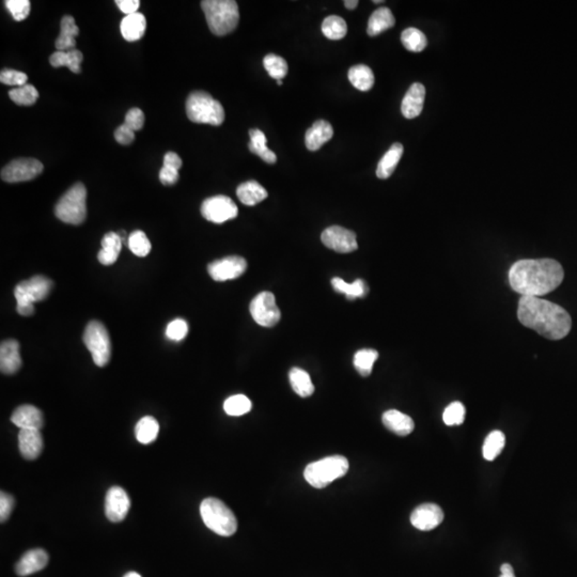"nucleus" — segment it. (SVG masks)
<instances>
[{
    "instance_id": "6e6d98bb",
    "label": "nucleus",
    "mask_w": 577,
    "mask_h": 577,
    "mask_svg": "<svg viewBox=\"0 0 577 577\" xmlns=\"http://www.w3.org/2000/svg\"><path fill=\"white\" fill-rule=\"evenodd\" d=\"M500 572H501V575H505V576H515L513 568L510 566L509 563H504L503 566L500 567Z\"/></svg>"
},
{
    "instance_id": "8fccbe9b",
    "label": "nucleus",
    "mask_w": 577,
    "mask_h": 577,
    "mask_svg": "<svg viewBox=\"0 0 577 577\" xmlns=\"http://www.w3.org/2000/svg\"><path fill=\"white\" fill-rule=\"evenodd\" d=\"M15 500L10 494L1 492L0 494V521L5 523L9 519L12 510L15 508Z\"/></svg>"
},
{
    "instance_id": "5701e85b",
    "label": "nucleus",
    "mask_w": 577,
    "mask_h": 577,
    "mask_svg": "<svg viewBox=\"0 0 577 577\" xmlns=\"http://www.w3.org/2000/svg\"><path fill=\"white\" fill-rule=\"evenodd\" d=\"M382 420L388 430L399 436H407L411 434L415 428L413 419L397 409H389L385 411Z\"/></svg>"
},
{
    "instance_id": "ddd939ff",
    "label": "nucleus",
    "mask_w": 577,
    "mask_h": 577,
    "mask_svg": "<svg viewBox=\"0 0 577 577\" xmlns=\"http://www.w3.org/2000/svg\"><path fill=\"white\" fill-rule=\"evenodd\" d=\"M321 241L326 247L340 254L352 253L358 248L356 234L340 226L326 228L321 234Z\"/></svg>"
},
{
    "instance_id": "37998d69",
    "label": "nucleus",
    "mask_w": 577,
    "mask_h": 577,
    "mask_svg": "<svg viewBox=\"0 0 577 577\" xmlns=\"http://www.w3.org/2000/svg\"><path fill=\"white\" fill-rule=\"evenodd\" d=\"M127 246H129L132 253L137 257H145V256L149 255L151 248H152L149 238L145 236V232L141 231V230H136L129 236Z\"/></svg>"
},
{
    "instance_id": "6ab92c4d",
    "label": "nucleus",
    "mask_w": 577,
    "mask_h": 577,
    "mask_svg": "<svg viewBox=\"0 0 577 577\" xmlns=\"http://www.w3.org/2000/svg\"><path fill=\"white\" fill-rule=\"evenodd\" d=\"M48 563V554L42 549H35L24 554L15 566V572L19 576H28L43 570Z\"/></svg>"
},
{
    "instance_id": "423d86ee",
    "label": "nucleus",
    "mask_w": 577,
    "mask_h": 577,
    "mask_svg": "<svg viewBox=\"0 0 577 577\" xmlns=\"http://www.w3.org/2000/svg\"><path fill=\"white\" fill-rule=\"evenodd\" d=\"M52 289L53 281L45 276H35L28 281L19 283L15 290L19 314L23 317L33 316L35 312L33 304L46 299Z\"/></svg>"
},
{
    "instance_id": "7c9ffc66",
    "label": "nucleus",
    "mask_w": 577,
    "mask_h": 577,
    "mask_svg": "<svg viewBox=\"0 0 577 577\" xmlns=\"http://www.w3.org/2000/svg\"><path fill=\"white\" fill-rule=\"evenodd\" d=\"M82 59H84V56H82V52H80L78 49L74 48L71 49V51H66V52L57 51L49 58V62H51V64L54 68L66 66L73 73L78 74L82 71L80 64H82Z\"/></svg>"
},
{
    "instance_id": "a211bd4d",
    "label": "nucleus",
    "mask_w": 577,
    "mask_h": 577,
    "mask_svg": "<svg viewBox=\"0 0 577 577\" xmlns=\"http://www.w3.org/2000/svg\"><path fill=\"white\" fill-rule=\"evenodd\" d=\"M21 367L19 344L15 339L6 340L0 346V370L1 373L15 374Z\"/></svg>"
},
{
    "instance_id": "864d4df0",
    "label": "nucleus",
    "mask_w": 577,
    "mask_h": 577,
    "mask_svg": "<svg viewBox=\"0 0 577 577\" xmlns=\"http://www.w3.org/2000/svg\"><path fill=\"white\" fill-rule=\"evenodd\" d=\"M116 5L121 10V12H123L124 15H131L137 13L141 3L138 0H117Z\"/></svg>"
},
{
    "instance_id": "c9c22d12",
    "label": "nucleus",
    "mask_w": 577,
    "mask_h": 577,
    "mask_svg": "<svg viewBox=\"0 0 577 577\" xmlns=\"http://www.w3.org/2000/svg\"><path fill=\"white\" fill-rule=\"evenodd\" d=\"M322 33L330 40H341L348 33V25L342 17L330 15L323 21Z\"/></svg>"
},
{
    "instance_id": "2f4dec72",
    "label": "nucleus",
    "mask_w": 577,
    "mask_h": 577,
    "mask_svg": "<svg viewBox=\"0 0 577 577\" xmlns=\"http://www.w3.org/2000/svg\"><path fill=\"white\" fill-rule=\"evenodd\" d=\"M348 80L359 91H369L374 85V74L369 66L357 64L348 71Z\"/></svg>"
},
{
    "instance_id": "9b49d317",
    "label": "nucleus",
    "mask_w": 577,
    "mask_h": 577,
    "mask_svg": "<svg viewBox=\"0 0 577 577\" xmlns=\"http://www.w3.org/2000/svg\"><path fill=\"white\" fill-rule=\"evenodd\" d=\"M202 214L208 222L222 224L238 216V206L229 197L218 195L204 200L202 206Z\"/></svg>"
},
{
    "instance_id": "58836bf2",
    "label": "nucleus",
    "mask_w": 577,
    "mask_h": 577,
    "mask_svg": "<svg viewBox=\"0 0 577 577\" xmlns=\"http://www.w3.org/2000/svg\"><path fill=\"white\" fill-rule=\"evenodd\" d=\"M401 42L409 52H423L427 47L428 40L425 33L417 28H407L401 35Z\"/></svg>"
},
{
    "instance_id": "a18cd8bd",
    "label": "nucleus",
    "mask_w": 577,
    "mask_h": 577,
    "mask_svg": "<svg viewBox=\"0 0 577 577\" xmlns=\"http://www.w3.org/2000/svg\"><path fill=\"white\" fill-rule=\"evenodd\" d=\"M6 7L17 21H21L28 17L30 13V1L28 0H7Z\"/></svg>"
},
{
    "instance_id": "39448f33",
    "label": "nucleus",
    "mask_w": 577,
    "mask_h": 577,
    "mask_svg": "<svg viewBox=\"0 0 577 577\" xmlns=\"http://www.w3.org/2000/svg\"><path fill=\"white\" fill-rule=\"evenodd\" d=\"M187 117L194 123L211 124L218 127L224 121L222 104L204 91H194L186 101Z\"/></svg>"
},
{
    "instance_id": "aec40b11",
    "label": "nucleus",
    "mask_w": 577,
    "mask_h": 577,
    "mask_svg": "<svg viewBox=\"0 0 577 577\" xmlns=\"http://www.w3.org/2000/svg\"><path fill=\"white\" fill-rule=\"evenodd\" d=\"M425 88L420 82H415L409 87L403 98L401 112L407 119L418 117L423 109L425 103Z\"/></svg>"
},
{
    "instance_id": "6e6552de",
    "label": "nucleus",
    "mask_w": 577,
    "mask_h": 577,
    "mask_svg": "<svg viewBox=\"0 0 577 577\" xmlns=\"http://www.w3.org/2000/svg\"><path fill=\"white\" fill-rule=\"evenodd\" d=\"M86 202V187L82 183H76L59 199L55 206V214L66 224H82L87 218Z\"/></svg>"
},
{
    "instance_id": "4468645a",
    "label": "nucleus",
    "mask_w": 577,
    "mask_h": 577,
    "mask_svg": "<svg viewBox=\"0 0 577 577\" xmlns=\"http://www.w3.org/2000/svg\"><path fill=\"white\" fill-rule=\"evenodd\" d=\"M247 269V262L238 256H230L210 263L208 272L215 281H227L241 277Z\"/></svg>"
},
{
    "instance_id": "680f3d73",
    "label": "nucleus",
    "mask_w": 577,
    "mask_h": 577,
    "mask_svg": "<svg viewBox=\"0 0 577 577\" xmlns=\"http://www.w3.org/2000/svg\"><path fill=\"white\" fill-rule=\"evenodd\" d=\"M499 577H515V576H505V575H500Z\"/></svg>"
},
{
    "instance_id": "49530a36",
    "label": "nucleus",
    "mask_w": 577,
    "mask_h": 577,
    "mask_svg": "<svg viewBox=\"0 0 577 577\" xmlns=\"http://www.w3.org/2000/svg\"><path fill=\"white\" fill-rule=\"evenodd\" d=\"M28 80V76L25 73L19 71L5 69L0 73V82L8 86L21 87L25 86Z\"/></svg>"
},
{
    "instance_id": "f704fd0d",
    "label": "nucleus",
    "mask_w": 577,
    "mask_h": 577,
    "mask_svg": "<svg viewBox=\"0 0 577 577\" xmlns=\"http://www.w3.org/2000/svg\"><path fill=\"white\" fill-rule=\"evenodd\" d=\"M332 285L336 292L342 293L350 299L364 297L368 292L367 285L362 279H357L352 283H348L344 279L337 278L336 277V278L332 279Z\"/></svg>"
},
{
    "instance_id": "13d9d810",
    "label": "nucleus",
    "mask_w": 577,
    "mask_h": 577,
    "mask_svg": "<svg viewBox=\"0 0 577 577\" xmlns=\"http://www.w3.org/2000/svg\"><path fill=\"white\" fill-rule=\"evenodd\" d=\"M124 577H141V575L138 574L136 572H129L127 574L124 575Z\"/></svg>"
},
{
    "instance_id": "b1692460",
    "label": "nucleus",
    "mask_w": 577,
    "mask_h": 577,
    "mask_svg": "<svg viewBox=\"0 0 577 577\" xmlns=\"http://www.w3.org/2000/svg\"><path fill=\"white\" fill-rule=\"evenodd\" d=\"M147 28V21L145 15L139 12L131 15H125L122 19L120 29H121L122 37L129 42L141 40Z\"/></svg>"
},
{
    "instance_id": "2eb2a0df",
    "label": "nucleus",
    "mask_w": 577,
    "mask_h": 577,
    "mask_svg": "<svg viewBox=\"0 0 577 577\" xmlns=\"http://www.w3.org/2000/svg\"><path fill=\"white\" fill-rule=\"evenodd\" d=\"M131 508V499L127 492L120 486H112L108 490L105 499V514L112 523L123 521Z\"/></svg>"
},
{
    "instance_id": "052dcab7",
    "label": "nucleus",
    "mask_w": 577,
    "mask_h": 577,
    "mask_svg": "<svg viewBox=\"0 0 577 577\" xmlns=\"http://www.w3.org/2000/svg\"><path fill=\"white\" fill-rule=\"evenodd\" d=\"M373 3H383V1H381V0H374Z\"/></svg>"
},
{
    "instance_id": "f8f14e48",
    "label": "nucleus",
    "mask_w": 577,
    "mask_h": 577,
    "mask_svg": "<svg viewBox=\"0 0 577 577\" xmlns=\"http://www.w3.org/2000/svg\"><path fill=\"white\" fill-rule=\"evenodd\" d=\"M43 164L35 159H17L10 161L1 170L5 182L17 183L37 178L43 171Z\"/></svg>"
},
{
    "instance_id": "79ce46f5",
    "label": "nucleus",
    "mask_w": 577,
    "mask_h": 577,
    "mask_svg": "<svg viewBox=\"0 0 577 577\" xmlns=\"http://www.w3.org/2000/svg\"><path fill=\"white\" fill-rule=\"evenodd\" d=\"M251 402L246 396L236 395L228 398L224 403V409L230 416H242L251 409Z\"/></svg>"
},
{
    "instance_id": "f257e3e1",
    "label": "nucleus",
    "mask_w": 577,
    "mask_h": 577,
    "mask_svg": "<svg viewBox=\"0 0 577 577\" xmlns=\"http://www.w3.org/2000/svg\"><path fill=\"white\" fill-rule=\"evenodd\" d=\"M563 278L562 267L553 259L520 260L509 271L510 285L522 296L539 297L553 292Z\"/></svg>"
},
{
    "instance_id": "cd10ccee",
    "label": "nucleus",
    "mask_w": 577,
    "mask_h": 577,
    "mask_svg": "<svg viewBox=\"0 0 577 577\" xmlns=\"http://www.w3.org/2000/svg\"><path fill=\"white\" fill-rule=\"evenodd\" d=\"M396 19L393 12L388 8L383 7L372 13L368 21L367 33L370 37H376L384 31L395 26Z\"/></svg>"
},
{
    "instance_id": "bb28decb",
    "label": "nucleus",
    "mask_w": 577,
    "mask_h": 577,
    "mask_svg": "<svg viewBox=\"0 0 577 577\" xmlns=\"http://www.w3.org/2000/svg\"><path fill=\"white\" fill-rule=\"evenodd\" d=\"M236 195H238V198L240 199L242 204L249 206L260 204L269 196L265 187L259 184L257 181H248V182L242 183L236 190Z\"/></svg>"
},
{
    "instance_id": "0eeeda50",
    "label": "nucleus",
    "mask_w": 577,
    "mask_h": 577,
    "mask_svg": "<svg viewBox=\"0 0 577 577\" xmlns=\"http://www.w3.org/2000/svg\"><path fill=\"white\" fill-rule=\"evenodd\" d=\"M350 464L342 456H332L311 463L304 472L305 479L316 488H324L348 472Z\"/></svg>"
},
{
    "instance_id": "7ed1b4c3",
    "label": "nucleus",
    "mask_w": 577,
    "mask_h": 577,
    "mask_svg": "<svg viewBox=\"0 0 577 577\" xmlns=\"http://www.w3.org/2000/svg\"><path fill=\"white\" fill-rule=\"evenodd\" d=\"M202 8L208 28L214 35H226L232 33L240 21L238 6L233 0H204Z\"/></svg>"
},
{
    "instance_id": "412c9836",
    "label": "nucleus",
    "mask_w": 577,
    "mask_h": 577,
    "mask_svg": "<svg viewBox=\"0 0 577 577\" xmlns=\"http://www.w3.org/2000/svg\"><path fill=\"white\" fill-rule=\"evenodd\" d=\"M334 136L332 124L325 120H318L307 130L305 143L309 151H318L323 145L330 141Z\"/></svg>"
},
{
    "instance_id": "4be33fe9",
    "label": "nucleus",
    "mask_w": 577,
    "mask_h": 577,
    "mask_svg": "<svg viewBox=\"0 0 577 577\" xmlns=\"http://www.w3.org/2000/svg\"><path fill=\"white\" fill-rule=\"evenodd\" d=\"M19 447L21 456L26 460L33 461L39 458L43 450V437L40 430L19 431Z\"/></svg>"
},
{
    "instance_id": "c756f323",
    "label": "nucleus",
    "mask_w": 577,
    "mask_h": 577,
    "mask_svg": "<svg viewBox=\"0 0 577 577\" xmlns=\"http://www.w3.org/2000/svg\"><path fill=\"white\" fill-rule=\"evenodd\" d=\"M250 143L248 145L250 152L261 157L267 164H275L277 157L271 149L267 148V139L265 133L258 129L250 130Z\"/></svg>"
},
{
    "instance_id": "a878e982",
    "label": "nucleus",
    "mask_w": 577,
    "mask_h": 577,
    "mask_svg": "<svg viewBox=\"0 0 577 577\" xmlns=\"http://www.w3.org/2000/svg\"><path fill=\"white\" fill-rule=\"evenodd\" d=\"M78 33H80V28L76 26L74 17H71V15H66V17H62L60 25V35H58L56 42H55L56 48L60 52H66V51L74 49L75 45H76L75 37H78Z\"/></svg>"
},
{
    "instance_id": "c03bdc74",
    "label": "nucleus",
    "mask_w": 577,
    "mask_h": 577,
    "mask_svg": "<svg viewBox=\"0 0 577 577\" xmlns=\"http://www.w3.org/2000/svg\"><path fill=\"white\" fill-rule=\"evenodd\" d=\"M465 419V407L461 402H452L443 414V420L447 425H460Z\"/></svg>"
},
{
    "instance_id": "dca6fc26",
    "label": "nucleus",
    "mask_w": 577,
    "mask_h": 577,
    "mask_svg": "<svg viewBox=\"0 0 577 577\" xmlns=\"http://www.w3.org/2000/svg\"><path fill=\"white\" fill-rule=\"evenodd\" d=\"M444 511L436 504H423L414 510L411 523L419 531H429L436 529L444 521Z\"/></svg>"
},
{
    "instance_id": "4d7b16f0",
    "label": "nucleus",
    "mask_w": 577,
    "mask_h": 577,
    "mask_svg": "<svg viewBox=\"0 0 577 577\" xmlns=\"http://www.w3.org/2000/svg\"><path fill=\"white\" fill-rule=\"evenodd\" d=\"M358 3H358L357 0H346V1H344V6H346V9L348 10L356 9Z\"/></svg>"
},
{
    "instance_id": "393cba45",
    "label": "nucleus",
    "mask_w": 577,
    "mask_h": 577,
    "mask_svg": "<svg viewBox=\"0 0 577 577\" xmlns=\"http://www.w3.org/2000/svg\"><path fill=\"white\" fill-rule=\"evenodd\" d=\"M122 238L115 232H108L102 240V249L98 251V259L103 265H112L115 263L121 251Z\"/></svg>"
},
{
    "instance_id": "ea45409f",
    "label": "nucleus",
    "mask_w": 577,
    "mask_h": 577,
    "mask_svg": "<svg viewBox=\"0 0 577 577\" xmlns=\"http://www.w3.org/2000/svg\"><path fill=\"white\" fill-rule=\"evenodd\" d=\"M10 98L19 106H31L39 98V92L33 85L17 87L9 92Z\"/></svg>"
},
{
    "instance_id": "5fc2aeb1",
    "label": "nucleus",
    "mask_w": 577,
    "mask_h": 577,
    "mask_svg": "<svg viewBox=\"0 0 577 577\" xmlns=\"http://www.w3.org/2000/svg\"><path fill=\"white\" fill-rule=\"evenodd\" d=\"M164 166L173 167V168H177L179 170L182 167V159L177 153H166L164 157Z\"/></svg>"
},
{
    "instance_id": "3c124183",
    "label": "nucleus",
    "mask_w": 577,
    "mask_h": 577,
    "mask_svg": "<svg viewBox=\"0 0 577 577\" xmlns=\"http://www.w3.org/2000/svg\"><path fill=\"white\" fill-rule=\"evenodd\" d=\"M115 138L120 145H127L133 143L134 139H135V133H134L133 130L127 127V124H122L116 130Z\"/></svg>"
},
{
    "instance_id": "72a5a7b5",
    "label": "nucleus",
    "mask_w": 577,
    "mask_h": 577,
    "mask_svg": "<svg viewBox=\"0 0 577 577\" xmlns=\"http://www.w3.org/2000/svg\"><path fill=\"white\" fill-rule=\"evenodd\" d=\"M289 378H290V383L293 391L299 397H310L314 393V385L311 382L309 374L304 370L299 369V368H293V369H291Z\"/></svg>"
},
{
    "instance_id": "1a4fd4ad",
    "label": "nucleus",
    "mask_w": 577,
    "mask_h": 577,
    "mask_svg": "<svg viewBox=\"0 0 577 577\" xmlns=\"http://www.w3.org/2000/svg\"><path fill=\"white\" fill-rule=\"evenodd\" d=\"M85 346L89 350L98 367H105L112 356V344L109 334L105 326L98 321H91L85 328Z\"/></svg>"
},
{
    "instance_id": "20e7f679",
    "label": "nucleus",
    "mask_w": 577,
    "mask_h": 577,
    "mask_svg": "<svg viewBox=\"0 0 577 577\" xmlns=\"http://www.w3.org/2000/svg\"><path fill=\"white\" fill-rule=\"evenodd\" d=\"M206 527L222 537H230L238 531V520L230 508L218 498H206L200 505Z\"/></svg>"
},
{
    "instance_id": "09e8293b",
    "label": "nucleus",
    "mask_w": 577,
    "mask_h": 577,
    "mask_svg": "<svg viewBox=\"0 0 577 577\" xmlns=\"http://www.w3.org/2000/svg\"><path fill=\"white\" fill-rule=\"evenodd\" d=\"M134 132L143 129L145 124V115L139 108H132L125 116V123Z\"/></svg>"
},
{
    "instance_id": "c85d7f7f",
    "label": "nucleus",
    "mask_w": 577,
    "mask_h": 577,
    "mask_svg": "<svg viewBox=\"0 0 577 577\" xmlns=\"http://www.w3.org/2000/svg\"><path fill=\"white\" fill-rule=\"evenodd\" d=\"M405 148L401 143H396L389 148L387 152L385 153L381 161H380L378 168H376V175L379 179H388L393 175L396 167L399 164L400 159L402 157Z\"/></svg>"
},
{
    "instance_id": "a19ab883",
    "label": "nucleus",
    "mask_w": 577,
    "mask_h": 577,
    "mask_svg": "<svg viewBox=\"0 0 577 577\" xmlns=\"http://www.w3.org/2000/svg\"><path fill=\"white\" fill-rule=\"evenodd\" d=\"M263 66L274 80H281L285 78L289 71L287 61L283 57L275 54H269L263 59Z\"/></svg>"
},
{
    "instance_id": "4c0bfd02",
    "label": "nucleus",
    "mask_w": 577,
    "mask_h": 577,
    "mask_svg": "<svg viewBox=\"0 0 577 577\" xmlns=\"http://www.w3.org/2000/svg\"><path fill=\"white\" fill-rule=\"evenodd\" d=\"M378 357H379V353L373 348L359 350L354 355V367L360 375L369 376Z\"/></svg>"
},
{
    "instance_id": "603ef678",
    "label": "nucleus",
    "mask_w": 577,
    "mask_h": 577,
    "mask_svg": "<svg viewBox=\"0 0 577 577\" xmlns=\"http://www.w3.org/2000/svg\"><path fill=\"white\" fill-rule=\"evenodd\" d=\"M159 180L164 185L175 184L179 180L178 169L163 165L161 171H159Z\"/></svg>"
},
{
    "instance_id": "473e14b6",
    "label": "nucleus",
    "mask_w": 577,
    "mask_h": 577,
    "mask_svg": "<svg viewBox=\"0 0 577 577\" xmlns=\"http://www.w3.org/2000/svg\"><path fill=\"white\" fill-rule=\"evenodd\" d=\"M159 425L152 416H145L138 421L135 428L136 438L143 445L151 444L157 438Z\"/></svg>"
},
{
    "instance_id": "de8ad7c7",
    "label": "nucleus",
    "mask_w": 577,
    "mask_h": 577,
    "mask_svg": "<svg viewBox=\"0 0 577 577\" xmlns=\"http://www.w3.org/2000/svg\"><path fill=\"white\" fill-rule=\"evenodd\" d=\"M188 332V325L182 319H175L169 323L166 328V336L172 341H181Z\"/></svg>"
},
{
    "instance_id": "bf43d9fd",
    "label": "nucleus",
    "mask_w": 577,
    "mask_h": 577,
    "mask_svg": "<svg viewBox=\"0 0 577 577\" xmlns=\"http://www.w3.org/2000/svg\"><path fill=\"white\" fill-rule=\"evenodd\" d=\"M277 85L278 86H283V80H277Z\"/></svg>"
},
{
    "instance_id": "f03ea898",
    "label": "nucleus",
    "mask_w": 577,
    "mask_h": 577,
    "mask_svg": "<svg viewBox=\"0 0 577 577\" xmlns=\"http://www.w3.org/2000/svg\"><path fill=\"white\" fill-rule=\"evenodd\" d=\"M520 322L549 340H561L572 328V319L566 309L540 297L522 296L519 301Z\"/></svg>"
},
{
    "instance_id": "e433bc0d",
    "label": "nucleus",
    "mask_w": 577,
    "mask_h": 577,
    "mask_svg": "<svg viewBox=\"0 0 577 577\" xmlns=\"http://www.w3.org/2000/svg\"><path fill=\"white\" fill-rule=\"evenodd\" d=\"M506 437L501 431H493L490 433L484 441L483 458L486 461H493L499 456L500 452L505 448Z\"/></svg>"
},
{
    "instance_id": "9d476101",
    "label": "nucleus",
    "mask_w": 577,
    "mask_h": 577,
    "mask_svg": "<svg viewBox=\"0 0 577 577\" xmlns=\"http://www.w3.org/2000/svg\"><path fill=\"white\" fill-rule=\"evenodd\" d=\"M249 309L254 320L263 328H273L281 320V310L273 293L258 294L250 303Z\"/></svg>"
},
{
    "instance_id": "f3484780",
    "label": "nucleus",
    "mask_w": 577,
    "mask_h": 577,
    "mask_svg": "<svg viewBox=\"0 0 577 577\" xmlns=\"http://www.w3.org/2000/svg\"><path fill=\"white\" fill-rule=\"evenodd\" d=\"M11 421L21 430H40L44 425L42 411L29 405L17 407L12 414Z\"/></svg>"
}]
</instances>
